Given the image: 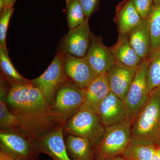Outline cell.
Masks as SVG:
<instances>
[{
  "mask_svg": "<svg viewBox=\"0 0 160 160\" xmlns=\"http://www.w3.org/2000/svg\"><path fill=\"white\" fill-rule=\"evenodd\" d=\"M9 111L17 118V129L37 139L53 129L58 124L51 114L50 104L39 89L31 82L14 83L5 99Z\"/></svg>",
  "mask_w": 160,
  "mask_h": 160,
  "instance_id": "cell-1",
  "label": "cell"
},
{
  "mask_svg": "<svg viewBox=\"0 0 160 160\" xmlns=\"http://www.w3.org/2000/svg\"><path fill=\"white\" fill-rule=\"evenodd\" d=\"M131 141L160 145V87L149 92L143 107L132 118Z\"/></svg>",
  "mask_w": 160,
  "mask_h": 160,
  "instance_id": "cell-2",
  "label": "cell"
},
{
  "mask_svg": "<svg viewBox=\"0 0 160 160\" xmlns=\"http://www.w3.org/2000/svg\"><path fill=\"white\" fill-rule=\"evenodd\" d=\"M105 131V126L98 113L82 106L63 126L64 136L72 135L85 138L93 149L102 139Z\"/></svg>",
  "mask_w": 160,
  "mask_h": 160,
  "instance_id": "cell-3",
  "label": "cell"
},
{
  "mask_svg": "<svg viewBox=\"0 0 160 160\" xmlns=\"http://www.w3.org/2000/svg\"><path fill=\"white\" fill-rule=\"evenodd\" d=\"M130 118L105 127L104 137L93 149L94 158L106 160L121 155L131 141Z\"/></svg>",
  "mask_w": 160,
  "mask_h": 160,
  "instance_id": "cell-4",
  "label": "cell"
},
{
  "mask_svg": "<svg viewBox=\"0 0 160 160\" xmlns=\"http://www.w3.org/2000/svg\"><path fill=\"white\" fill-rule=\"evenodd\" d=\"M85 100V92L67 81L58 89L50 105L52 118L57 124H65L80 109Z\"/></svg>",
  "mask_w": 160,
  "mask_h": 160,
  "instance_id": "cell-5",
  "label": "cell"
},
{
  "mask_svg": "<svg viewBox=\"0 0 160 160\" xmlns=\"http://www.w3.org/2000/svg\"><path fill=\"white\" fill-rule=\"evenodd\" d=\"M0 148L18 160H39L42 153L36 139L15 129L1 130Z\"/></svg>",
  "mask_w": 160,
  "mask_h": 160,
  "instance_id": "cell-6",
  "label": "cell"
},
{
  "mask_svg": "<svg viewBox=\"0 0 160 160\" xmlns=\"http://www.w3.org/2000/svg\"><path fill=\"white\" fill-rule=\"evenodd\" d=\"M63 56L64 53L58 51L45 72L39 77L31 80L32 84L39 89L50 106L58 89L68 81L64 72Z\"/></svg>",
  "mask_w": 160,
  "mask_h": 160,
  "instance_id": "cell-7",
  "label": "cell"
},
{
  "mask_svg": "<svg viewBox=\"0 0 160 160\" xmlns=\"http://www.w3.org/2000/svg\"><path fill=\"white\" fill-rule=\"evenodd\" d=\"M89 18H86L80 26L69 29L60 41L58 51L75 57L85 58L91 43L92 34L89 29Z\"/></svg>",
  "mask_w": 160,
  "mask_h": 160,
  "instance_id": "cell-8",
  "label": "cell"
},
{
  "mask_svg": "<svg viewBox=\"0 0 160 160\" xmlns=\"http://www.w3.org/2000/svg\"><path fill=\"white\" fill-rule=\"evenodd\" d=\"M149 64L148 59L142 60L137 68L135 75L124 101L132 119L146 102L149 92L146 73Z\"/></svg>",
  "mask_w": 160,
  "mask_h": 160,
  "instance_id": "cell-9",
  "label": "cell"
},
{
  "mask_svg": "<svg viewBox=\"0 0 160 160\" xmlns=\"http://www.w3.org/2000/svg\"><path fill=\"white\" fill-rule=\"evenodd\" d=\"M63 66L67 81L85 89L98 76L87 60L64 54Z\"/></svg>",
  "mask_w": 160,
  "mask_h": 160,
  "instance_id": "cell-10",
  "label": "cell"
},
{
  "mask_svg": "<svg viewBox=\"0 0 160 160\" xmlns=\"http://www.w3.org/2000/svg\"><path fill=\"white\" fill-rule=\"evenodd\" d=\"M58 124L53 129L36 139L41 153L49 155L52 160H72L66 149L63 126Z\"/></svg>",
  "mask_w": 160,
  "mask_h": 160,
  "instance_id": "cell-11",
  "label": "cell"
},
{
  "mask_svg": "<svg viewBox=\"0 0 160 160\" xmlns=\"http://www.w3.org/2000/svg\"><path fill=\"white\" fill-rule=\"evenodd\" d=\"M85 58L98 75L107 73L116 62L111 48L104 45L102 39L92 33Z\"/></svg>",
  "mask_w": 160,
  "mask_h": 160,
  "instance_id": "cell-12",
  "label": "cell"
},
{
  "mask_svg": "<svg viewBox=\"0 0 160 160\" xmlns=\"http://www.w3.org/2000/svg\"><path fill=\"white\" fill-rule=\"evenodd\" d=\"M97 113L105 127L130 118L125 101L112 92L100 104Z\"/></svg>",
  "mask_w": 160,
  "mask_h": 160,
  "instance_id": "cell-13",
  "label": "cell"
},
{
  "mask_svg": "<svg viewBox=\"0 0 160 160\" xmlns=\"http://www.w3.org/2000/svg\"><path fill=\"white\" fill-rule=\"evenodd\" d=\"M136 69L137 68L115 62L107 73L111 92L124 101L134 79Z\"/></svg>",
  "mask_w": 160,
  "mask_h": 160,
  "instance_id": "cell-14",
  "label": "cell"
},
{
  "mask_svg": "<svg viewBox=\"0 0 160 160\" xmlns=\"http://www.w3.org/2000/svg\"><path fill=\"white\" fill-rule=\"evenodd\" d=\"M84 89L85 100L82 107L92 109L97 113L100 104L111 92L107 73L98 75Z\"/></svg>",
  "mask_w": 160,
  "mask_h": 160,
  "instance_id": "cell-15",
  "label": "cell"
},
{
  "mask_svg": "<svg viewBox=\"0 0 160 160\" xmlns=\"http://www.w3.org/2000/svg\"><path fill=\"white\" fill-rule=\"evenodd\" d=\"M142 21L135 8L132 0H125L118 6L116 21L119 34H128Z\"/></svg>",
  "mask_w": 160,
  "mask_h": 160,
  "instance_id": "cell-16",
  "label": "cell"
},
{
  "mask_svg": "<svg viewBox=\"0 0 160 160\" xmlns=\"http://www.w3.org/2000/svg\"><path fill=\"white\" fill-rule=\"evenodd\" d=\"M128 38L130 45L141 60L147 59L150 46L148 19L143 20L138 26L129 32Z\"/></svg>",
  "mask_w": 160,
  "mask_h": 160,
  "instance_id": "cell-17",
  "label": "cell"
},
{
  "mask_svg": "<svg viewBox=\"0 0 160 160\" xmlns=\"http://www.w3.org/2000/svg\"><path fill=\"white\" fill-rule=\"evenodd\" d=\"M111 48L116 62L122 65L137 68L142 62L129 42L128 34H119L117 42Z\"/></svg>",
  "mask_w": 160,
  "mask_h": 160,
  "instance_id": "cell-18",
  "label": "cell"
},
{
  "mask_svg": "<svg viewBox=\"0 0 160 160\" xmlns=\"http://www.w3.org/2000/svg\"><path fill=\"white\" fill-rule=\"evenodd\" d=\"M65 139L66 149L72 160H89L94 158L93 148L85 138L67 135Z\"/></svg>",
  "mask_w": 160,
  "mask_h": 160,
  "instance_id": "cell-19",
  "label": "cell"
},
{
  "mask_svg": "<svg viewBox=\"0 0 160 160\" xmlns=\"http://www.w3.org/2000/svg\"><path fill=\"white\" fill-rule=\"evenodd\" d=\"M0 66L1 78L8 82L9 84L30 82V80L22 76L14 68L9 57L7 47L0 48Z\"/></svg>",
  "mask_w": 160,
  "mask_h": 160,
  "instance_id": "cell-20",
  "label": "cell"
},
{
  "mask_svg": "<svg viewBox=\"0 0 160 160\" xmlns=\"http://www.w3.org/2000/svg\"><path fill=\"white\" fill-rule=\"evenodd\" d=\"M156 145L131 141L121 155L128 160H152Z\"/></svg>",
  "mask_w": 160,
  "mask_h": 160,
  "instance_id": "cell-21",
  "label": "cell"
},
{
  "mask_svg": "<svg viewBox=\"0 0 160 160\" xmlns=\"http://www.w3.org/2000/svg\"><path fill=\"white\" fill-rule=\"evenodd\" d=\"M147 19L150 37V50L147 59H149L160 49V4L154 6Z\"/></svg>",
  "mask_w": 160,
  "mask_h": 160,
  "instance_id": "cell-22",
  "label": "cell"
},
{
  "mask_svg": "<svg viewBox=\"0 0 160 160\" xmlns=\"http://www.w3.org/2000/svg\"><path fill=\"white\" fill-rule=\"evenodd\" d=\"M66 19L69 29L80 26L85 21L86 16L79 0H65Z\"/></svg>",
  "mask_w": 160,
  "mask_h": 160,
  "instance_id": "cell-23",
  "label": "cell"
},
{
  "mask_svg": "<svg viewBox=\"0 0 160 160\" xmlns=\"http://www.w3.org/2000/svg\"><path fill=\"white\" fill-rule=\"evenodd\" d=\"M146 73L149 92L160 87V49L149 59Z\"/></svg>",
  "mask_w": 160,
  "mask_h": 160,
  "instance_id": "cell-24",
  "label": "cell"
},
{
  "mask_svg": "<svg viewBox=\"0 0 160 160\" xmlns=\"http://www.w3.org/2000/svg\"><path fill=\"white\" fill-rule=\"evenodd\" d=\"M18 121L6 106L5 101L0 100V128L2 129H17Z\"/></svg>",
  "mask_w": 160,
  "mask_h": 160,
  "instance_id": "cell-25",
  "label": "cell"
},
{
  "mask_svg": "<svg viewBox=\"0 0 160 160\" xmlns=\"http://www.w3.org/2000/svg\"><path fill=\"white\" fill-rule=\"evenodd\" d=\"M13 11V7H8L5 8L0 14V48L6 47V33Z\"/></svg>",
  "mask_w": 160,
  "mask_h": 160,
  "instance_id": "cell-26",
  "label": "cell"
},
{
  "mask_svg": "<svg viewBox=\"0 0 160 160\" xmlns=\"http://www.w3.org/2000/svg\"><path fill=\"white\" fill-rule=\"evenodd\" d=\"M135 8L143 20L147 19L154 7L152 0H132Z\"/></svg>",
  "mask_w": 160,
  "mask_h": 160,
  "instance_id": "cell-27",
  "label": "cell"
},
{
  "mask_svg": "<svg viewBox=\"0 0 160 160\" xmlns=\"http://www.w3.org/2000/svg\"><path fill=\"white\" fill-rule=\"evenodd\" d=\"M86 18H89L95 11L98 5L99 0H79Z\"/></svg>",
  "mask_w": 160,
  "mask_h": 160,
  "instance_id": "cell-28",
  "label": "cell"
},
{
  "mask_svg": "<svg viewBox=\"0 0 160 160\" xmlns=\"http://www.w3.org/2000/svg\"><path fill=\"white\" fill-rule=\"evenodd\" d=\"M0 160H18L14 157L12 156L11 155L0 149Z\"/></svg>",
  "mask_w": 160,
  "mask_h": 160,
  "instance_id": "cell-29",
  "label": "cell"
},
{
  "mask_svg": "<svg viewBox=\"0 0 160 160\" xmlns=\"http://www.w3.org/2000/svg\"><path fill=\"white\" fill-rule=\"evenodd\" d=\"M152 160H160V145H158L156 146Z\"/></svg>",
  "mask_w": 160,
  "mask_h": 160,
  "instance_id": "cell-30",
  "label": "cell"
},
{
  "mask_svg": "<svg viewBox=\"0 0 160 160\" xmlns=\"http://www.w3.org/2000/svg\"><path fill=\"white\" fill-rule=\"evenodd\" d=\"M16 1L17 0H4L5 8L13 7V5Z\"/></svg>",
  "mask_w": 160,
  "mask_h": 160,
  "instance_id": "cell-31",
  "label": "cell"
},
{
  "mask_svg": "<svg viewBox=\"0 0 160 160\" xmlns=\"http://www.w3.org/2000/svg\"><path fill=\"white\" fill-rule=\"evenodd\" d=\"M106 160H128L126 159V158L123 157L122 156L119 155L115 157L111 158L108 159Z\"/></svg>",
  "mask_w": 160,
  "mask_h": 160,
  "instance_id": "cell-32",
  "label": "cell"
},
{
  "mask_svg": "<svg viewBox=\"0 0 160 160\" xmlns=\"http://www.w3.org/2000/svg\"><path fill=\"white\" fill-rule=\"evenodd\" d=\"M154 6L160 4V0H152Z\"/></svg>",
  "mask_w": 160,
  "mask_h": 160,
  "instance_id": "cell-33",
  "label": "cell"
},
{
  "mask_svg": "<svg viewBox=\"0 0 160 160\" xmlns=\"http://www.w3.org/2000/svg\"><path fill=\"white\" fill-rule=\"evenodd\" d=\"M89 160H102L101 159H100L96 158H94L92 159H90Z\"/></svg>",
  "mask_w": 160,
  "mask_h": 160,
  "instance_id": "cell-34",
  "label": "cell"
}]
</instances>
